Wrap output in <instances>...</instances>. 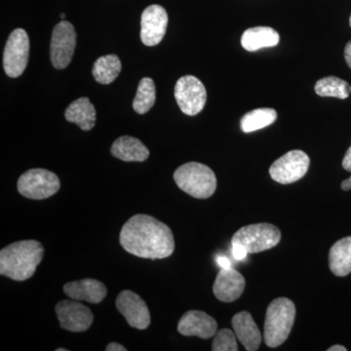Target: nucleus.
I'll return each instance as SVG.
<instances>
[{"label":"nucleus","instance_id":"obj_1","mask_svg":"<svg viewBox=\"0 0 351 351\" xmlns=\"http://www.w3.org/2000/svg\"><path fill=\"white\" fill-rule=\"evenodd\" d=\"M120 244L124 250L138 258L161 260L175 250V240L169 226L149 215L138 214L122 226Z\"/></svg>","mask_w":351,"mask_h":351},{"label":"nucleus","instance_id":"obj_2","mask_svg":"<svg viewBox=\"0 0 351 351\" xmlns=\"http://www.w3.org/2000/svg\"><path fill=\"white\" fill-rule=\"evenodd\" d=\"M44 256V248L36 240H23L0 251V274L15 281L31 278Z\"/></svg>","mask_w":351,"mask_h":351},{"label":"nucleus","instance_id":"obj_3","mask_svg":"<svg viewBox=\"0 0 351 351\" xmlns=\"http://www.w3.org/2000/svg\"><path fill=\"white\" fill-rule=\"evenodd\" d=\"M295 306L287 298H278L270 302L265 313L263 341L269 348H276L285 343L294 326Z\"/></svg>","mask_w":351,"mask_h":351},{"label":"nucleus","instance_id":"obj_4","mask_svg":"<svg viewBox=\"0 0 351 351\" xmlns=\"http://www.w3.org/2000/svg\"><path fill=\"white\" fill-rule=\"evenodd\" d=\"M174 180L182 191L197 199L211 197L217 189V178L213 170L198 162L180 166L175 171Z\"/></svg>","mask_w":351,"mask_h":351},{"label":"nucleus","instance_id":"obj_5","mask_svg":"<svg viewBox=\"0 0 351 351\" xmlns=\"http://www.w3.org/2000/svg\"><path fill=\"white\" fill-rule=\"evenodd\" d=\"M281 232L271 223H260L243 226L234 233L232 244L240 245L248 254L269 250L278 245Z\"/></svg>","mask_w":351,"mask_h":351},{"label":"nucleus","instance_id":"obj_6","mask_svg":"<svg viewBox=\"0 0 351 351\" xmlns=\"http://www.w3.org/2000/svg\"><path fill=\"white\" fill-rule=\"evenodd\" d=\"M60 188L58 176L46 169L27 171L18 180V191L29 199H46L57 193Z\"/></svg>","mask_w":351,"mask_h":351},{"label":"nucleus","instance_id":"obj_7","mask_svg":"<svg viewBox=\"0 0 351 351\" xmlns=\"http://www.w3.org/2000/svg\"><path fill=\"white\" fill-rule=\"evenodd\" d=\"M309 165L311 158L306 152L295 149L274 161L269 167V175L278 184H293L306 176Z\"/></svg>","mask_w":351,"mask_h":351},{"label":"nucleus","instance_id":"obj_8","mask_svg":"<svg viewBox=\"0 0 351 351\" xmlns=\"http://www.w3.org/2000/svg\"><path fill=\"white\" fill-rule=\"evenodd\" d=\"M29 39L27 32L16 29L11 32L3 53V68L9 77L23 75L29 62Z\"/></svg>","mask_w":351,"mask_h":351},{"label":"nucleus","instance_id":"obj_9","mask_svg":"<svg viewBox=\"0 0 351 351\" xmlns=\"http://www.w3.org/2000/svg\"><path fill=\"white\" fill-rule=\"evenodd\" d=\"M175 98L182 112L193 117L206 105V88L195 76L184 75L176 83Z\"/></svg>","mask_w":351,"mask_h":351},{"label":"nucleus","instance_id":"obj_10","mask_svg":"<svg viewBox=\"0 0 351 351\" xmlns=\"http://www.w3.org/2000/svg\"><path fill=\"white\" fill-rule=\"evenodd\" d=\"M75 45V27L68 21H62L53 29L51 38V62L55 69H64L71 64Z\"/></svg>","mask_w":351,"mask_h":351},{"label":"nucleus","instance_id":"obj_11","mask_svg":"<svg viewBox=\"0 0 351 351\" xmlns=\"http://www.w3.org/2000/svg\"><path fill=\"white\" fill-rule=\"evenodd\" d=\"M60 326L69 332H85L91 327L94 315L90 308L78 301H61L56 306Z\"/></svg>","mask_w":351,"mask_h":351},{"label":"nucleus","instance_id":"obj_12","mask_svg":"<svg viewBox=\"0 0 351 351\" xmlns=\"http://www.w3.org/2000/svg\"><path fill=\"white\" fill-rule=\"evenodd\" d=\"M117 311L131 327L145 330L151 324V313L144 300L132 291H122L117 298Z\"/></svg>","mask_w":351,"mask_h":351},{"label":"nucleus","instance_id":"obj_13","mask_svg":"<svg viewBox=\"0 0 351 351\" xmlns=\"http://www.w3.org/2000/svg\"><path fill=\"white\" fill-rule=\"evenodd\" d=\"M168 25V14L162 6L154 4L145 8L141 19V39L145 46L161 43Z\"/></svg>","mask_w":351,"mask_h":351},{"label":"nucleus","instance_id":"obj_14","mask_svg":"<svg viewBox=\"0 0 351 351\" xmlns=\"http://www.w3.org/2000/svg\"><path fill=\"white\" fill-rule=\"evenodd\" d=\"M218 324L209 314L200 311H189L182 316L178 324V332L182 336L199 337L207 339L215 337Z\"/></svg>","mask_w":351,"mask_h":351},{"label":"nucleus","instance_id":"obj_15","mask_svg":"<svg viewBox=\"0 0 351 351\" xmlns=\"http://www.w3.org/2000/svg\"><path fill=\"white\" fill-rule=\"evenodd\" d=\"M245 285V278L237 270L221 269L213 286L215 297L223 302L237 301L243 294Z\"/></svg>","mask_w":351,"mask_h":351},{"label":"nucleus","instance_id":"obj_16","mask_svg":"<svg viewBox=\"0 0 351 351\" xmlns=\"http://www.w3.org/2000/svg\"><path fill=\"white\" fill-rule=\"evenodd\" d=\"M64 292L69 299L99 304L107 295V288L101 281L86 278L64 284Z\"/></svg>","mask_w":351,"mask_h":351},{"label":"nucleus","instance_id":"obj_17","mask_svg":"<svg viewBox=\"0 0 351 351\" xmlns=\"http://www.w3.org/2000/svg\"><path fill=\"white\" fill-rule=\"evenodd\" d=\"M233 330L245 350L256 351L262 343V332L248 311L235 314L232 320Z\"/></svg>","mask_w":351,"mask_h":351},{"label":"nucleus","instance_id":"obj_18","mask_svg":"<svg viewBox=\"0 0 351 351\" xmlns=\"http://www.w3.org/2000/svg\"><path fill=\"white\" fill-rule=\"evenodd\" d=\"M110 152L113 156L126 162H143L149 156L147 147L137 138L122 136L114 141Z\"/></svg>","mask_w":351,"mask_h":351},{"label":"nucleus","instance_id":"obj_19","mask_svg":"<svg viewBox=\"0 0 351 351\" xmlns=\"http://www.w3.org/2000/svg\"><path fill=\"white\" fill-rule=\"evenodd\" d=\"M66 121L75 123L83 131H90L96 123V110L86 97L73 101L64 112Z\"/></svg>","mask_w":351,"mask_h":351},{"label":"nucleus","instance_id":"obj_20","mask_svg":"<svg viewBox=\"0 0 351 351\" xmlns=\"http://www.w3.org/2000/svg\"><path fill=\"white\" fill-rule=\"evenodd\" d=\"M280 36L276 29L269 27H256L247 29L242 34L241 45L249 52L278 45Z\"/></svg>","mask_w":351,"mask_h":351},{"label":"nucleus","instance_id":"obj_21","mask_svg":"<svg viewBox=\"0 0 351 351\" xmlns=\"http://www.w3.org/2000/svg\"><path fill=\"white\" fill-rule=\"evenodd\" d=\"M330 270L336 276L345 277L351 272V237L339 239L329 252Z\"/></svg>","mask_w":351,"mask_h":351},{"label":"nucleus","instance_id":"obj_22","mask_svg":"<svg viewBox=\"0 0 351 351\" xmlns=\"http://www.w3.org/2000/svg\"><path fill=\"white\" fill-rule=\"evenodd\" d=\"M121 69V62L117 55H107L95 62L92 73L97 82L106 85L117 80Z\"/></svg>","mask_w":351,"mask_h":351},{"label":"nucleus","instance_id":"obj_23","mask_svg":"<svg viewBox=\"0 0 351 351\" xmlns=\"http://www.w3.org/2000/svg\"><path fill=\"white\" fill-rule=\"evenodd\" d=\"M277 119V112L274 108H263L246 113L240 121L244 133H251L271 125Z\"/></svg>","mask_w":351,"mask_h":351},{"label":"nucleus","instance_id":"obj_24","mask_svg":"<svg viewBox=\"0 0 351 351\" xmlns=\"http://www.w3.org/2000/svg\"><path fill=\"white\" fill-rule=\"evenodd\" d=\"M315 93L320 97H332L345 100L351 93V86L345 80L336 76H327L316 82Z\"/></svg>","mask_w":351,"mask_h":351},{"label":"nucleus","instance_id":"obj_25","mask_svg":"<svg viewBox=\"0 0 351 351\" xmlns=\"http://www.w3.org/2000/svg\"><path fill=\"white\" fill-rule=\"evenodd\" d=\"M156 85L154 80L145 77L138 83L137 94L133 101V108L138 114L149 112L156 103Z\"/></svg>","mask_w":351,"mask_h":351},{"label":"nucleus","instance_id":"obj_26","mask_svg":"<svg viewBox=\"0 0 351 351\" xmlns=\"http://www.w3.org/2000/svg\"><path fill=\"white\" fill-rule=\"evenodd\" d=\"M237 335L230 329H221L216 332L212 350L213 351H237Z\"/></svg>","mask_w":351,"mask_h":351},{"label":"nucleus","instance_id":"obj_27","mask_svg":"<svg viewBox=\"0 0 351 351\" xmlns=\"http://www.w3.org/2000/svg\"><path fill=\"white\" fill-rule=\"evenodd\" d=\"M232 257L237 261H243L248 255V252L245 250L243 247L235 244H232Z\"/></svg>","mask_w":351,"mask_h":351},{"label":"nucleus","instance_id":"obj_28","mask_svg":"<svg viewBox=\"0 0 351 351\" xmlns=\"http://www.w3.org/2000/svg\"><path fill=\"white\" fill-rule=\"evenodd\" d=\"M216 262L221 269H230L232 267V262L226 256H218L216 258Z\"/></svg>","mask_w":351,"mask_h":351},{"label":"nucleus","instance_id":"obj_29","mask_svg":"<svg viewBox=\"0 0 351 351\" xmlns=\"http://www.w3.org/2000/svg\"><path fill=\"white\" fill-rule=\"evenodd\" d=\"M343 169L351 172V147L346 152L345 157L343 160Z\"/></svg>","mask_w":351,"mask_h":351},{"label":"nucleus","instance_id":"obj_30","mask_svg":"<svg viewBox=\"0 0 351 351\" xmlns=\"http://www.w3.org/2000/svg\"><path fill=\"white\" fill-rule=\"evenodd\" d=\"M106 350H107V351H126L127 348H124L123 346L120 345V343H110V345H108L107 348H106Z\"/></svg>","mask_w":351,"mask_h":351},{"label":"nucleus","instance_id":"obj_31","mask_svg":"<svg viewBox=\"0 0 351 351\" xmlns=\"http://www.w3.org/2000/svg\"><path fill=\"white\" fill-rule=\"evenodd\" d=\"M345 59L346 64H348V66L351 69V40L348 41V44L346 45Z\"/></svg>","mask_w":351,"mask_h":351},{"label":"nucleus","instance_id":"obj_32","mask_svg":"<svg viewBox=\"0 0 351 351\" xmlns=\"http://www.w3.org/2000/svg\"><path fill=\"white\" fill-rule=\"evenodd\" d=\"M341 189L345 191H350L351 189V177L348 179L345 180L341 184Z\"/></svg>","mask_w":351,"mask_h":351},{"label":"nucleus","instance_id":"obj_33","mask_svg":"<svg viewBox=\"0 0 351 351\" xmlns=\"http://www.w3.org/2000/svg\"><path fill=\"white\" fill-rule=\"evenodd\" d=\"M327 350L328 351H346L348 350H346V348L343 346L336 345V346H331V348H328Z\"/></svg>","mask_w":351,"mask_h":351},{"label":"nucleus","instance_id":"obj_34","mask_svg":"<svg viewBox=\"0 0 351 351\" xmlns=\"http://www.w3.org/2000/svg\"><path fill=\"white\" fill-rule=\"evenodd\" d=\"M56 351H68L66 348H57Z\"/></svg>","mask_w":351,"mask_h":351},{"label":"nucleus","instance_id":"obj_35","mask_svg":"<svg viewBox=\"0 0 351 351\" xmlns=\"http://www.w3.org/2000/svg\"><path fill=\"white\" fill-rule=\"evenodd\" d=\"M64 17H66V15H64V13L61 14V19H64Z\"/></svg>","mask_w":351,"mask_h":351},{"label":"nucleus","instance_id":"obj_36","mask_svg":"<svg viewBox=\"0 0 351 351\" xmlns=\"http://www.w3.org/2000/svg\"><path fill=\"white\" fill-rule=\"evenodd\" d=\"M350 27H351V15H350Z\"/></svg>","mask_w":351,"mask_h":351}]
</instances>
